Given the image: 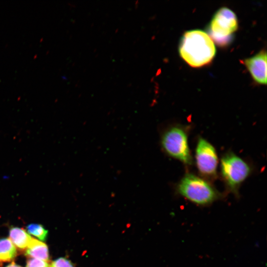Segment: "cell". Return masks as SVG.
I'll return each mask as SVG.
<instances>
[{"label": "cell", "mask_w": 267, "mask_h": 267, "mask_svg": "<svg viewBox=\"0 0 267 267\" xmlns=\"http://www.w3.org/2000/svg\"><path fill=\"white\" fill-rule=\"evenodd\" d=\"M178 51L180 57L189 65L200 67L212 61L216 50L209 35L196 29L184 33L180 39Z\"/></svg>", "instance_id": "1"}, {"label": "cell", "mask_w": 267, "mask_h": 267, "mask_svg": "<svg viewBox=\"0 0 267 267\" xmlns=\"http://www.w3.org/2000/svg\"><path fill=\"white\" fill-rule=\"evenodd\" d=\"M177 193L185 199L200 206L212 204L222 194L206 179L193 174H186L176 186Z\"/></svg>", "instance_id": "2"}, {"label": "cell", "mask_w": 267, "mask_h": 267, "mask_svg": "<svg viewBox=\"0 0 267 267\" xmlns=\"http://www.w3.org/2000/svg\"><path fill=\"white\" fill-rule=\"evenodd\" d=\"M162 148L169 156L186 165L193 163L188 141L187 130L183 126L168 127L161 137Z\"/></svg>", "instance_id": "3"}, {"label": "cell", "mask_w": 267, "mask_h": 267, "mask_svg": "<svg viewBox=\"0 0 267 267\" xmlns=\"http://www.w3.org/2000/svg\"><path fill=\"white\" fill-rule=\"evenodd\" d=\"M220 169L227 190L238 196L240 185L251 173L250 165L239 156L229 152L221 158Z\"/></svg>", "instance_id": "4"}, {"label": "cell", "mask_w": 267, "mask_h": 267, "mask_svg": "<svg viewBox=\"0 0 267 267\" xmlns=\"http://www.w3.org/2000/svg\"><path fill=\"white\" fill-rule=\"evenodd\" d=\"M237 28L235 14L228 8L222 7L216 11L208 25V35L218 44L225 45L230 43Z\"/></svg>", "instance_id": "5"}, {"label": "cell", "mask_w": 267, "mask_h": 267, "mask_svg": "<svg viewBox=\"0 0 267 267\" xmlns=\"http://www.w3.org/2000/svg\"><path fill=\"white\" fill-rule=\"evenodd\" d=\"M195 159L197 168L201 175L209 178L216 177L218 164L216 150L212 144L201 137L197 142Z\"/></svg>", "instance_id": "6"}, {"label": "cell", "mask_w": 267, "mask_h": 267, "mask_svg": "<svg viewBox=\"0 0 267 267\" xmlns=\"http://www.w3.org/2000/svg\"><path fill=\"white\" fill-rule=\"evenodd\" d=\"M244 64L252 78L257 83L267 84V52L262 50L244 60Z\"/></svg>", "instance_id": "7"}, {"label": "cell", "mask_w": 267, "mask_h": 267, "mask_svg": "<svg viewBox=\"0 0 267 267\" xmlns=\"http://www.w3.org/2000/svg\"><path fill=\"white\" fill-rule=\"evenodd\" d=\"M26 256L31 257L48 261L49 252L47 245L44 242L36 239L32 238L26 249Z\"/></svg>", "instance_id": "8"}, {"label": "cell", "mask_w": 267, "mask_h": 267, "mask_svg": "<svg viewBox=\"0 0 267 267\" xmlns=\"http://www.w3.org/2000/svg\"><path fill=\"white\" fill-rule=\"evenodd\" d=\"M32 238L23 229L13 227L9 231V239L20 250L26 249Z\"/></svg>", "instance_id": "9"}, {"label": "cell", "mask_w": 267, "mask_h": 267, "mask_svg": "<svg viewBox=\"0 0 267 267\" xmlns=\"http://www.w3.org/2000/svg\"><path fill=\"white\" fill-rule=\"evenodd\" d=\"M17 255L15 246L8 238L0 239V261L9 262Z\"/></svg>", "instance_id": "10"}, {"label": "cell", "mask_w": 267, "mask_h": 267, "mask_svg": "<svg viewBox=\"0 0 267 267\" xmlns=\"http://www.w3.org/2000/svg\"><path fill=\"white\" fill-rule=\"evenodd\" d=\"M26 228L29 234L34 235L40 240L44 241L46 239L48 231L43 225L37 223H31L29 224Z\"/></svg>", "instance_id": "11"}, {"label": "cell", "mask_w": 267, "mask_h": 267, "mask_svg": "<svg viewBox=\"0 0 267 267\" xmlns=\"http://www.w3.org/2000/svg\"><path fill=\"white\" fill-rule=\"evenodd\" d=\"M49 267H75V266L70 260L61 257L53 261Z\"/></svg>", "instance_id": "12"}, {"label": "cell", "mask_w": 267, "mask_h": 267, "mask_svg": "<svg viewBox=\"0 0 267 267\" xmlns=\"http://www.w3.org/2000/svg\"><path fill=\"white\" fill-rule=\"evenodd\" d=\"M49 265L46 261L42 260L30 258L28 260L26 267H49Z\"/></svg>", "instance_id": "13"}, {"label": "cell", "mask_w": 267, "mask_h": 267, "mask_svg": "<svg viewBox=\"0 0 267 267\" xmlns=\"http://www.w3.org/2000/svg\"><path fill=\"white\" fill-rule=\"evenodd\" d=\"M6 267H21V266L16 264L14 263H12L11 264H9Z\"/></svg>", "instance_id": "14"}]
</instances>
